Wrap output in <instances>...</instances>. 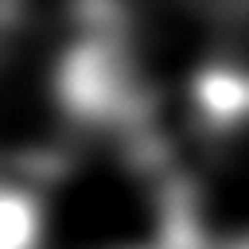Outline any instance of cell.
Returning a JSON list of instances; mask_svg holds the SVG:
<instances>
[{
  "label": "cell",
  "instance_id": "obj_1",
  "mask_svg": "<svg viewBox=\"0 0 249 249\" xmlns=\"http://www.w3.org/2000/svg\"><path fill=\"white\" fill-rule=\"evenodd\" d=\"M47 218L35 179L0 167V249H43Z\"/></svg>",
  "mask_w": 249,
  "mask_h": 249
}]
</instances>
